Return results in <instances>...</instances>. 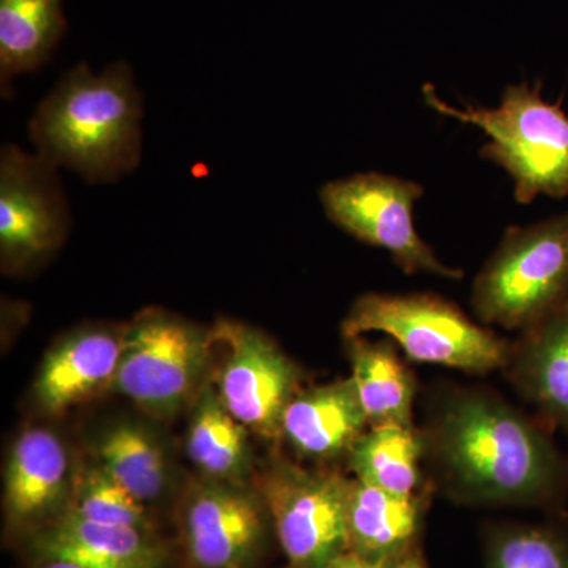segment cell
Returning a JSON list of instances; mask_svg holds the SVG:
<instances>
[{
  "label": "cell",
  "instance_id": "cell-1",
  "mask_svg": "<svg viewBox=\"0 0 568 568\" xmlns=\"http://www.w3.org/2000/svg\"><path fill=\"white\" fill-rule=\"evenodd\" d=\"M429 443L452 491L467 503H547L562 480L564 462L547 433L480 392L452 396Z\"/></svg>",
  "mask_w": 568,
  "mask_h": 568
},
{
  "label": "cell",
  "instance_id": "cell-2",
  "mask_svg": "<svg viewBox=\"0 0 568 568\" xmlns=\"http://www.w3.org/2000/svg\"><path fill=\"white\" fill-rule=\"evenodd\" d=\"M142 100L125 62L100 73L80 63L59 80L29 123L36 152L89 183L132 173L142 153Z\"/></svg>",
  "mask_w": 568,
  "mask_h": 568
},
{
  "label": "cell",
  "instance_id": "cell-3",
  "mask_svg": "<svg viewBox=\"0 0 568 568\" xmlns=\"http://www.w3.org/2000/svg\"><path fill=\"white\" fill-rule=\"evenodd\" d=\"M425 103L440 115L473 123L489 138L480 155L503 168L515 183L518 203L538 196H568V114L548 103L540 84L508 85L497 108H455L432 84L422 88Z\"/></svg>",
  "mask_w": 568,
  "mask_h": 568
},
{
  "label": "cell",
  "instance_id": "cell-4",
  "mask_svg": "<svg viewBox=\"0 0 568 568\" xmlns=\"http://www.w3.org/2000/svg\"><path fill=\"white\" fill-rule=\"evenodd\" d=\"M568 301V212L508 227L473 286L485 324L528 331Z\"/></svg>",
  "mask_w": 568,
  "mask_h": 568
},
{
  "label": "cell",
  "instance_id": "cell-5",
  "mask_svg": "<svg viewBox=\"0 0 568 568\" xmlns=\"http://www.w3.org/2000/svg\"><path fill=\"white\" fill-rule=\"evenodd\" d=\"M383 332L410 358L469 373L504 368L510 346L469 320L452 302L432 294H365L343 323L346 338Z\"/></svg>",
  "mask_w": 568,
  "mask_h": 568
},
{
  "label": "cell",
  "instance_id": "cell-6",
  "mask_svg": "<svg viewBox=\"0 0 568 568\" xmlns=\"http://www.w3.org/2000/svg\"><path fill=\"white\" fill-rule=\"evenodd\" d=\"M211 334L170 313H142L122 331L118 394L155 416H173L196 390L211 357Z\"/></svg>",
  "mask_w": 568,
  "mask_h": 568
},
{
  "label": "cell",
  "instance_id": "cell-7",
  "mask_svg": "<svg viewBox=\"0 0 568 568\" xmlns=\"http://www.w3.org/2000/svg\"><path fill=\"white\" fill-rule=\"evenodd\" d=\"M424 193L420 183L364 173L325 183L320 200L332 223L357 241L387 250L406 274L459 280L463 272L440 263L417 233L414 205Z\"/></svg>",
  "mask_w": 568,
  "mask_h": 568
},
{
  "label": "cell",
  "instance_id": "cell-8",
  "mask_svg": "<svg viewBox=\"0 0 568 568\" xmlns=\"http://www.w3.org/2000/svg\"><path fill=\"white\" fill-rule=\"evenodd\" d=\"M349 485L338 474L312 473L286 463L268 470L261 496L291 566L321 568L349 549Z\"/></svg>",
  "mask_w": 568,
  "mask_h": 568
},
{
  "label": "cell",
  "instance_id": "cell-9",
  "mask_svg": "<svg viewBox=\"0 0 568 568\" xmlns=\"http://www.w3.org/2000/svg\"><path fill=\"white\" fill-rule=\"evenodd\" d=\"M70 205L58 168L9 144L0 152V254L7 271L44 260L65 241Z\"/></svg>",
  "mask_w": 568,
  "mask_h": 568
},
{
  "label": "cell",
  "instance_id": "cell-10",
  "mask_svg": "<svg viewBox=\"0 0 568 568\" xmlns=\"http://www.w3.org/2000/svg\"><path fill=\"white\" fill-rule=\"evenodd\" d=\"M211 335L226 353L213 384L223 405L250 433L282 436L284 409L298 392L297 365L248 325L223 321Z\"/></svg>",
  "mask_w": 568,
  "mask_h": 568
},
{
  "label": "cell",
  "instance_id": "cell-11",
  "mask_svg": "<svg viewBox=\"0 0 568 568\" xmlns=\"http://www.w3.org/2000/svg\"><path fill=\"white\" fill-rule=\"evenodd\" d=\"M263 496L239 481L205 478L186 495L181 537L193 568H252L268 530Z\"/></svg>",
  "mask_w": 568,
  "mask_h": 568
},
{
  "label": "cell",
  "instance_id": "cell-12",
  "mask_svg": "<svg viewBox=\"0 0 568 568\" xmlns=\"http://www.w3.org/2000/svg\"><path fill=\"white\" fill-rule=\"evenodd\" d=\"M41 560L61 559L84 568H164L166 551L151 529L100 525L63 511L32 538Z\"/></svg>",
  "mask_w": 568,
  "mask_h": 568
},
{
  "label": "cell",
  "instance_id": "cell-13",
  "mask_svg": "<svg viewBox=\"0 0 568 568\" xmlns=\"http://www.w3.org/2000/svg\"><path fill=\"white\" fill-rule=\"evenodd\" d=\"M122 349V331L89 327L67 336L44 358L36 381L41 409L61 414L112 387Z\"/></svg>",
  "mask_w": 568,
  "mask_h": 568
},
{
  "label": "cell",
  "instance_id": "cell-14",
  "mask_svg": "<svg viewBox=\"0 0 568 568\" xmlns=\"http://www.w3.org/2000/svg\"><path fill=\"white\" fill-rule=\"evenodd\" d=\"M69 455L62 440L44 428L22 433L10 452L6 510L17 528L41 526L70 495Z\"/></svg>",
  "mask_w": 568,
  "mask_h": 568
},
{
  "label": "cell",
  "instance_id": "cell-15",
  "mask_svg": "<svg viewBox=\"0 0 568 568\" xmlns=\"http://www.w3.org/2000/svg\"><path fill=\"white\" fill-rule=\"evenodd\" d=\"M366 425L368 418L349 377L297 392L284 409L282 436L305 457L332 459L347 454Z\"/></svg>",
  "mask_w": 568,
  "mask_h": 568
},
{
  "label": "cell",
  "instance_id": "cell-16",
  "mask_svg": "<svg viewBox=\"0 0 568 568\" xmlns=\"http://www.w3.org/2000/svg\"><path fill=\"white\" fill-rule=\"evenodd\" d=\"M521 394L568 433V301L523 332L507 365Z\"/></svg>",
  "mask_w": 568,
  "mask_h": 568
},
{
  "label": "cell",
  "instance_id": "cell-17",
  "mask_svg": "<svg viewBox=\"0 0 568 568\" xmlns=\"http://www.w3.org/2000/svg\"><path fill=\"white\" fill-rule=\"evenodd\" d=\"M422 523L416 496H398L351 481L347 496V545L365 558L396 562L413 551Z\"/></svg>",
  "mask_w": 568,
  "mask_h": 568
},
{
  "label": "cell",
  "instance_id": "cell-18",
  "mask_svg": "<svg viewBox=\"0 0 568 568\" xmlns=\"http://www.w3.org/2000/svg\"><path fill=\"white\" fill-rule=\"evenodd\" d=\"M248 433L223 405L213 384H205L186 435V452L193 465L207 478L241 484L252 466Z\"/></svg>",
  "mask_w": 568,
  "mask_h": 568
},
{
  "label": "cell",
  "instance_id": "cell-19",
  "mask_svg": "<svg viewBox=\"0 0 568 568\" xmlns=\"http://www.w3.org/2000/svg\"><path fill=\"white\" fill-rule=\"evenodd\" d=\"M346 339L353 364L351 379L368 425H413V373L386 343H369L362 336Z\"/></svg>",
  "mask_w": 568,
  "mask_h": 568
},
{
  "label": "cell",
  "instance_id": "cell-20",
  "mask_svg": "<svg viewBox=\"0 0 568 568\" xmlns=\"http://www.w3.org/2000/svg\"><path fill=\"white\" fill-rule=\"evenodd\" d=\"M62 0H0V85L39 69L65 31Z\"/></svg>",
  "mask_w": 568,
  "mask_h": 568
},
{
  "label": "cell",
  "instance_id": "cell-21",
  "mask_svg": "<svg viewBox=\"0 0 568 568\" xmlns=\"http://www.w3.org/2000/svg\"><path fill=\"white\" fill-rule=\"evenodd\" d=\"M424 440L413 425H377L347 452L357 480L398 496H414L420 480Z\"/></svg>",
  "mask_w": 568,
  "mask_h": 568
},
{
  "label": "cell",
  "instance_id": "cell-22",
  "mask_svg": "<svg viewBox=\"0 0 568 568\" xmlns=\"http://www.w3.org/2000/svg\"><path fill=\"white\" fill-rule=\"evenodd\" d=\"M97 463L142 504L163 495L168 463L159 439L144 426L119 422L97 440Z\"/></svg>",
  "mask_w": 568,
  "mask_h": 568
},
{
  "label": "cell",
  "instance_id": "cell-23",
  "mask_svg": "<svg viewBox=\"0 0 568 568\" xmlns=\"http://www.w3.org/2000/svg\"><path fill=\"white\" fill-rule=\"evenodd\" d=\"M65 511L100 525L151 529L144 504L115 481L99 463L85 466L73 478Z\"/></svg>",
  "mask_w": 568,
  "mask_h": 568
},
{
  "label": "cell",
  "instance_id": "cell-24",
  "mask_svg": "<svg viewBox=\"0 0 568 568\" xmlns=\"http://www.w3.org/2000/svg\"><path fill=\"white\" fill-rule=\"evenodd\" d=\"M487 568H568V536L536 526L497 529L489 538Z\"/></svg>",
  "mask_w": 568,
  "mask_h": 568
},
{
  "label": "cell",
  "instance_id": "cell-25",
  "mask_svg": "<svg viewBox=\"0 0 568 568\" xmlns=\"http://www.w3.org/2000/svg\"><path fill=\"white\" fill-rule=\"evenodd\" d=\"M396 562L365 558V556L357 555V552L347 549V551L336 556L331 562L325 564L321 568H392Z\"/></svg>",
  "mask_w": 568,
  "mask_h": 568
},
{
  "label": "cell",
  "instance_id": "cell-26",
  "mask_svg": "<svg viewBox=\"0 0 568 568\" xmlns=\"http://www.w3.org/2000/svg\"><path fill=\"white\" fill-rule=\"evenodd\" d=\"M392 568H425V564L418 552L410 551L407 552L406 556H403V558L399 559Z\"/></svg>",
  "mask_w": 568,
  "mask_h": 568
},
{
  "label": "cell",
  "instance_id": "cell-27",
  "mask_svg": "<svg viewBox=\"0 0 568 568\" xmlns=\"http://www.w3.org/2000/svg\"><path fill=\"white\" fill-rule=\"evenodd\" d=\"M37 568H84L78 564L69 562V560L61 559H43Z\"/></svg>",
  "mask_w": 568,
  "mask_h": 568
}]
</instances>
